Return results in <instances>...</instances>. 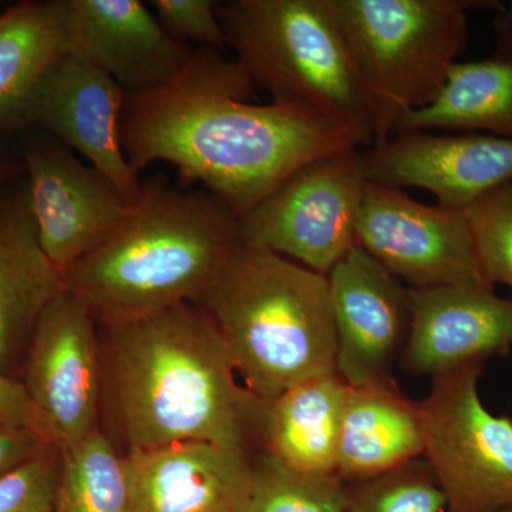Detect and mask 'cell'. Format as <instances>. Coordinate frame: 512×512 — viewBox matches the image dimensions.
<instances>
[{"mask_svg": "<svg viewBox=\"0 0 512 512\" xmlns=\"http://www.w3.org/2000/svg\"><path fill=\"white\" fill-rule=\"evenodd\" d=\"M255 86L237 60L197 47L164 89L126 97L120 138L140 174L165 161L200 183L239 218L316 158L359 147L355 137L278 104H255Z\"/></svg>", "mask_w": 512, "mask_h": 512, "instance_id": "1", "label": "cell"}, {"mask_svg": "<svg viewBox=\"0 0 512 512\" xmlns=\"http://www.w3.org/2000/svg\"><path fill=\"white\" fill-rule=\"evenodd\" d=\"M103 400L127 451L211 441L258 451L265 402L195 303L103 326Z\"/></svg>", "mask_w": 512, "mask_h": 512, "instance_id": "2", "label": "cell"}, {"mask_svg": "<svg viewBox=\"0 0 512 512\" xmlns=\"http://www.w3.org/2000/svg\"><path fill=\"white\" fill-rule=\"evenodd\" d=\"M242 244L228 205L157 177L109 241L64 272L63 285L100 325L128 322L201 305Z\"/></svg>", "mask_w": 512, "mask_h": 512, "instance_id": "3", "label": "cell"}, {"mask_svg": "<svg viewBox=\"0 0 512 512\" xmlns=\"http://www.w3.org/2000/svg\"><path fill=\"white\" fill-rule=\"evenodd\" d=\"M242 384L262 402L336 373L328 276L242 244L201 305Z\"/></svg>", "mask_w": 512, "mask_h": 512, "instance_id": "4", "label": "cell"}, {"mask_svg": "<svg viewBox=\"0 0 512 512\" xmlns=\"http://www.w3.org/2000/svg\"><path fill=\"white\" fill-rule=\"evenodd\" d=\"M227 47L272 103L375 146V120L330 0H228Z\"/></svg>", "mask_w": 512, "mask_h": 512, "instance_id": "5", "label": "cell"}, {"mask_svg": "<svg viewBox=\"0 0 512 512\" xmlns=\"http://www.w3.org/2000/svg\"><path fill=\"white\" fill-rule=\"evenodd\" d=\"M375 120V146L443 89L467 47L473 0H330Z\"/></svg>", "mask_w": 512, "mask_h": 512, "instance_id": "6", "label": "cell"}, {"mask_svg": "<svg viewBox=\"0 0 512 512\" xmlns=\"http://www.w3.org/2000/svg\"><path fill=\"white\" fill-rule=\"evenodd\" d=\"M367 183L359 147L316 158L239 218L242 242L328 276L357 245Z\"/></svg>", "mask_w": 512, "mask_h": 512, "instance_id": "7", "label": "cell"}, {"mask_svg": "<svg viewBox=\"0 0 512 512\" xmlns=\"http://www.w3.org/2000/svg\"><path fill=\"white\" fill-rule=\"evenodd\" d=\"M485 363L433 377L421 402L424 457L446 495L447 512L512 508V419L481 402Z\"/></svg>", "mask_w": 512, "mask_h": 512, "instance_id": "8", "label": "cell"}, {"mask_svg": "<svg viewBox=\"0 0 512 512\" xmlns=\"http://www.w3.org/2000/svg\"><path fill=\"white\" fill-rule=\"evenodd\" d=\"M356 242L410 288L494 289L464 210L420 204L402 190L367 183Z\"/></svg>", "mask_w": 512, "mask_h": 512, "instance_id": "9", "label": "cell"}, {"mask_svg": "<svg viewBox=\"0 0 512 512\" xmlns=\"http://www.w3.org/2000/svg\"><path fill=\"white\" fill-rule=\"evenodd\" d=\"M93 313L63 289L37 320L22 384L50 440L79 443L101 427L103 359Z\"/></svg>", "mask_w": 512, "mask_h": 512, "instance_id": "10", "label": "cell"}, {"mask_svg": "<svg viewBox=\"0 0 512 512\" xmlns=\"http://www.w3.org/2000/svg\"><path fill=\"white\" fill-rule=\"evenodd\" d=\"M124 99L126 94L109 74L72 52L57 60L37 84L22 123L45 128L82 154L134 205L143 183L121 146Z\"/></svg>", "mask_w": 512, "mask_h": 512, "instance_id": "11", "label": "cell"}, {"mask_svg": "<svg viewBox=\"0 0 512 512\" xmlns=\"http://www.w3.org/2000/svg\"><path fill=\"white\" fill-rule=\"evenodd\" d=\"M336 373L349 386L392 377L412 328L410 288L359 245L328 275Z\"/></svg>", "mask_w": 512, "mask_h": 512, "instance_id": "12", "label": "cell"}, {"mask_svg": "<svg viewBox=\"0 0 512 512\" xmlns=\"http://www.w3.org/2000/svg\"><path fill=\"white\" fill-rule=\"evenodd\" d=\"M362 156L369 183L420 188L456 210L512 183V137L416 131L394 134Z\"/></svg>", "mask_w": 512, "mask_h": 512, "instance_id": "13", "label": "cell"}, {"mask_svg": "<svg viewBox=\"0 0 512 512\" xmlns=\"http://www.w3.org/2000/svg\"><path fill=\"white\" fill-rule=\"evenodd\" d=\"M26 167L40 245L63 275L109 241L131 205L103 174L66 148L29 151Z\"/></svg>", "mask_w": 512, "mask_h": 512, "instance_id": "14", "label": "cell"}, {"mask_svg": "<svg viewBox=\"0 0 512 512\" xmlns=\"http://www.w3.org/2000/svg\"><path fill=\"white\" fill-rule=\"evenodd\" d=\"M134 512H248L255 454L184 441L124 453Z\"/></svg>", "mask_w": 512, "mask_h": 512, "instance_id": "15", "label": "cell"}, {"mask_svg": "<svg viewBox=\"0 0 512 512\" xmlns=\"http://www.w3.org/2000/svg\"><path fill=\"white\" fill-rule=\"evenodd\" d=\"M412 328L400 367L437 377L512 352V298L490 288H410Z\"/></svg>", "mask_w": 512, "mask_h": 512, "instance_id": "16", "label": "cell"}, {"mask_svg": "<svg viewBox=\"0 0 512 512\" xmlns=\"http://www.w3.org/2000/svg\"><path fill=\"white\" fill-rule=\"evenodd\" d=\"M73 53L119 84L126 97L174 82L197 47L175 40L140 0H69Z\"/></svg>", "mask_w": 512, "mask_h": 512, "instance_id": "17", "label": "cell"}, {"mask_svg": "<svg viewBox=\"0 0 512 512\" xmlns=\"http://www.w3.org/2000/svg\"><path fill=\"white\" fill-rule=\"evenodd\" d=\"M424 457L421 404L393 377L349 386L340 427L336 474L360 483Z\"/></svg>", "mask_w": 512, "mask_h": 512, "instance_id": "18", "label": "cell"}, {"mask_svg": "<svg viewBox=\"0 0 512 512\" xmlns=\"http://www.w3.org/2000/svg\"><path fill=\"white\" fill-rule=\"evenodd\" d=\"M64 289L37 234L28 194L0 205V373L12 376L37 320Z\"/></svg>", "mask_w": 512, "mask_h": 512, "instance_id": "19", "label": "cell"}, {"mask_svg": "<svg viewBox=\"0 0 512 512\" xmlns=\"http://www.w3.org/2000/svg\"><path fill=\"white\" fill-rule=\"evenodd\" d=\"M349 384L338 373L305 380L266 402L258 451L289 470L336 474Z\"/></svg>", "mask_w": 512, "mask_h": 512, "instance_id": "20", "label": "cell"}, {"mask_svg": "<svg viewBox=\"0 0 512 512\" xmlns=\"http://www.w3.org/2000/svg\"><path fill=\"white\" fill-rule=\"evenodd\" d=\"M416 131L512 137V52L454 64L439 96L406 114L394 134Z\"/></svg>", "mask_w": 512, "mask_h": 512, "instance_id": "21", "label": "cell"}, {"mask_svg": "<svg viewBox=\"0 0 512 512\" xmlns=\"http://www.w3.org/2000/svg\"><path fill=\"white\" fill-rule=\"evenodd\" d=\"M72 52L69 0L23 2L0 13V124L22 121L37 84Z\"/></svg>", "mask_w": 512, "mask_h": 512, "instance_id": "22", "label": "cell"}, {"mask_svg": "<svg viewBox=\"0 0 512 512\" xmlns=\"http://www.w3.org/2000/svg\"><path fill=\"white\" fill-rule=\"evenodd\" d=\"M60 453L53 512H134L126 456L101 427Z\"/></svg>", "mask_w": 512, "mask_h": 512, "instance_id": "23", "label": "cell"}, {"mask_svg": "<svg viewBox=\"0 0 512 512\" xmlns=\"http://www.w3.org/2000/svg\"><path fill=\"white\" fill-rule=\"evenodd\" d=\"M248 512H350L349 485L338 476L298 473L261 451Z\"/></svg>", "mask_w": 512, "mask_h": 512, "instance_id": "24", "label": "cell"}, {"mask_svg": "<svg viewBox=\"0 0 512 512\" xmlns=\"http://www.w3.org/2000/svg\"><path fill=\"white\" fill-rule=\"evenodd\" d=\"M350 512H444L446 495L426 458L349 485Z\"/></svg>", "mask_w": 512, "mask_h": 512, "instance_id": "25", "label": "cell"}, {"mask_svg": "<svg viewBox=\"0 0 512 512\" xmlns=\"http://www.w3.org/2000/svg\"><path fill=\"white\" fill-rule=\"evenodd\" d=\"M478 258L491 285L512 289V183L466 208Z\"/></svg>", "mask_w": 512, "mask_h": 512, "instance_id": "26", "label": "cell"}, {"mask_svg": "<svg viewBox=\"0 0 512 512\" xmlns=\"http://www.w3.org/2000/svg\"><path fill=\"white\" fill-rule=\"evenodd\" d=\"M60 466V448L49 446L0 477V512L55 511Z\"/></svg>", "mask_w": 512, "mask_h": 512, "instance_id": "27", "label": "cell"}, {"mask_svg": "<svg viewBox=\"0 0 512 512\" xmlns=\"http://www.w3.org/2000/svg\"><path fill=\"white\" fill-rule=\"evenodd\" d=\"M161 26L175 40L205 49H227L214 0H153Z\"/></svg>", "mask_w": 512, "mask_h": 512, "instance_id": "28", "label": "cell"}, {"mask_svg": "<svg viewBox=\"0 0 512 512\" xmlns=\"http://www.w3.org/2000/svg\"><path fill=\"white\" fill-rule=\"evenodd\" d=\"M0 424L32 431L46 443L53 444L22 382L3 373H0Z\"/></svg>", "mask_w": 512, "mask_h": 512, "instance_id": "29", "label": "cell"}, {"mask_svg": "<svg viewBox=\"0 0 512 512\" xmlns=\"http://www.w3.org/2000/svg\"><path fill=\"white\" fill-rule=\"evenodd\" d=\"M53 444L46 443L32 431L0 424V477L22 466Z\"/></svg>", "mask_w": 512, "mask_h": 512, "instance_id": "30", "label": "cell"}, {"mask_svg": "<svg viewBox=\"0 0 512 512\" xmlns=\"http://www.w3.org/2000/svg\"><path fill=\"white\" fill-rule=\"evenodd\" d=\"M497 36L500 52H512V3L497 20Z\"/></svg>", "mask_w": 512, "mask_h": 512, "instance_id": "31", "label": "cell"}, {"mask_svg": "<svg viewBox=\"0 0 512 512\" xmlns=\"http://www.w3.org/2000/svg\"><path fill=\"white\" fill-rule=\"evenodd\" d=\"M10 173H12V168L8 164L0 163V183L8 180Z\"/></svg>", "mask_w": 512, "mask_h": 512, "instance_id": "32", "label": "cell"}, {"mask_svg": "<svg viewBox=\"0 0 512 512\" xmlns=\"http://www.w3.org/2000/svg\"><path fill=\"white\" fill-rule=\"evenodd\" d=\"M503 512H512V508H510V510H505Z\"/></svg>", "mask_w": 512, "mask_h": 512, "instance_id": "33", "label": "cell"}]
</instances>
